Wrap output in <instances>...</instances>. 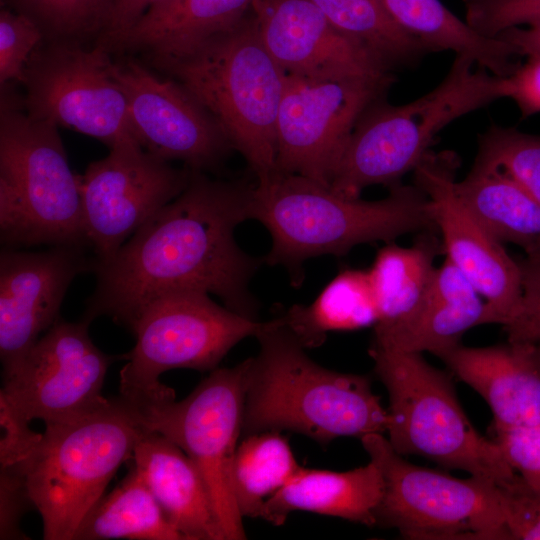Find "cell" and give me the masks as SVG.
I'll return each mask as SVG.
<instances>
[{
    "instance_id": "obj_41",
    "label": "cell",
    "mask_w": 540,
    "mask_h": 540,
    "mask_svg": "<svg viewBox=\"0 0 540 540\" xmlns=\"http://www.w3.org/2000/svg\"><path fill=\"white\" fill-rule=\"evenodd\" d=\"M160 0H114L112 20L107 32L96 42L106 43L129 29L153 4Z\"/></svg>"
},
{
    "instance_id": "obj_42",
    "label": "cell",
    "mask_w": 540,
    "mask_h": 540,
    "mask_svg": "<svg viewBox=\"0 0 540 540\" xmlns=\"http://www.w3.org/2000/svg\"><path fill=\"white\" fill-rule=\"evenodd\" d=\"M496 37L511 44L520 57L540 55V21L509 28Z\"/></svg>"
},
{
    "instance_id": "obj_27",
    "label": "cell",
    "mask_w": 540,
    "mask_h": 540,
    "mask_svg": "<svg viewBox=\"0 0 540 540\" xmlns=\"http://www.w3.org/2000/svg\"><path fill=\"white\" fill-rule=\"evenodd\" d=\"M391 17L432 52L452 51L472 58L492 74L508 76L519 62L514 47L474 31L440 0H381Z\"/></svg>"
},
{
    "instance_id": "obj_40",
    "label": "cell",
    "mask_w": 540,
    "mask_h": 540,
    "mask_svg": "<svg viewBox=\"0 0 540 540\" xmlns=\"http://www.w3.org/2000/svg\"><path fill=\"white\" fill-rule=\"evenodd\" d=\"M504 98L517 105L526 119L540 113V55L528 56L503 78Z\"/></svg>"
},
{
    "instance_id": "obj_31",
    "label": "cell",
    "mask_w": 540,
    "mask_h": 540,
    "mask_svg": "<svg viewBox=\"0 0 540 540\" xmlns=\"http://www.w3.org/2000/svg\"><path fill=\"white\" fill-rule=\"evenodd\" d=\"M302 467L285 437L277 431L254 433L238 444L232 488L242 517L260 518L264 503Z\"/></svg>"
},
{
    "instance_id": "obj_23",
    "label": "cell",
    "mask_w": 540,
    "mask_h": 540,
    "mask_svg": "<svg viewBox=\"0 0 540 540\" xmlns=\"http://www.w3.org/2000/svg\"><path fill=\"white\" fill-rule=\"evenodd\" d=\"M383 489L381 471L371 460L341 472L302 467L266 500L260 518L280 526L290 513L307 511L374 526Z\"/></svg>"
},
{
    "instance_id": "obj_36",
    "label": "cell",
    "mask_w": 540,
    "mask_h": 540,
    "mask_svg": "<svg viewBox=\"0 0 540 540\" xmlns=\"http://www.w3.org/2000/svg\"><path fill=\"white\" fill-rule=\"evenodd\" d=\"M500 488L508 539L540 540V488L518 474Z\"/></svg>"
},
{
    "instance_id": "obj_18",
    "label": "cell",
    "mask_w": 540,
    "mask_h": 540,
    "mask_svg": "<svg viewBox=\"0 0 540 540\" xmlns=\"http://www.w3.org/2000/svg\"><path fill=\"white\" fill-rule=\"evenodd\" d=\"M85 246H51L28 252H0V359L2 375L11 371L58 320L72 281L94 270Z\"/></svg>"
},
{
    "instance_id": "obj_13",
    "label": "cell",
    "mask_w": 540,
    "mask_h": 540,
    "mask_svg": "<svg viewBox=\"0 0 540 540\" xmlns=\"http://www.w3.org/2000/svg\"><path fill=\"white\" fill-rule=\"evenodd\" d=\"M22 86L25 110L35 118L94 137L110 149L139 144L112 55L98 44L44 40L28 61Z\"/></svg>"
},
{
    "instance_id": "obj_6",
    "label": "cell",
    "mask_w": 540,
    "mask_h": 540,
    "mask_svg": "<svg viewBox=\"0 0 540 540\" xmlns=\"http://www.w3.org/2000/svg\"><path fill=\"white\" fill-rule=\"evenodd\" d=\"M58 128L28 114L13 83L1 85L2 247H89L79 175L70 169Z\"/></svg>"
},
{
    "instance_id": "obj_16",
    "label": "cell",
    "mask_w": 540,
    "mask_h": 540,
    "mask_svg": "<svg viewBox=\"0 0 540 540\" xmlns=\"http://www.w3.org/2000/svg\"><path fill=\"white\" fill-rule=\"evenodd\" d=\"M112 70L126 96L133 133L147 152L208 172L234 150L212 115L174 79L133 55H112Z\"/></svg>"
},
{
    "instance_id": "obj_12",
    "label": "cell",
    "mask_w": 540,
    "mask_h": 540,
    "mask_svg": "<svg viewBox=\"0 0 540 540\" xmlns=\"http://www.w3.org/2000/svg\"><path fill=\"white\" fill-rule=\"evenodd\" d=\"M249 358L210 371L183 400L136 411L144 427L179 446L198 468L226 540L246 539L232 488V466L242 434Z\"/></svg>"
},
{
    "instance_id": "obj_37",
    "label": "cell",
    "mask_w": 540,
    "mask_h": 540,
    "mask_svg": "<svg viewBox=\"0 0 540 540\" xmlns=\"http://www.w3.org/2000/svg\"><path fill=\"white\" fill-rule=\"evenodd\" d=\"M522 297L518 314L504 327L507 340L540 346V248L526 253L519 262Z\"/></svg>"
},
{
    "instance_id": "obj_15",
    "label": "cell",
    "mask_w": 540,
    "mask_h": 540,
    "mask_svg": "<svg viewBox=\"0 0 540 540\" xmlns=\"http://www.w3.org/2000/svg\"><path fill=\"white\" fill-rule=\"evenodd\" d=\"M191 169L124 144L79 175L86 238L95 262L110 259L157 211L186 188Z\"/></svg>"
},
{
    "instance_id": "obj_2",
    "label": "cell",
    "mask_w": 540,
    "mask_h": 540,
    "mask_svg": "<svg viewBox=\"0 0 540 540\" xmlns=\"http://www.w3.org/2000/svg\"><path fill=\"white\" fill-rule=\"evenodd\" d=\"M147 429L120 396L75 420L45 425L42 433L2 435L1 464L24 479L41 515L45 540H73L89 510Z\"/></svg>"
},
{
    "instance_id": "obj_38",
    "label": "cell",
    "mask_w": 540,
    "mask_h": 540,
    "mask_svg": "<svg viewBox=\"0 0 540 540\" xmlns=\"http://www.w3.org/2000/svg\"><path fill=\"white\" fill-rule=\"evenodd\" d=\"M492 429V439L511 468L528 484L540 488V423L522 428Z\"/></svg>"
},
{
    "instance_id": "obj_17",
    "label": "cell",
    "mask_w": 540,
    "mask_h": 540,
    "mask_svg": "<svg viewBox=\"0 0 540 540\" xmlns=\"http://www.w3.org/2000/svg\"><path fill=\"white\" fill-rule=\"evenodd\" d=\"M455 153L429 151L413 170V183L428 197L446 258L487 304L492 323L509 325L519 312L521 269L471 214L454 189Z\"/></svg>"
},
{
    "instance_id": "obj_39",
    "label": "cell",
    "mask_w": 540,
    "mask_h": 540,
    "mask_svg": "<svg viewBox=\"0 0 540 540\" xmlns=\"http://www.w3.org/2000/svg\"><path fill=\"white\" fill-rule=\"evenodd\" d=\"M0 467V539H27L19 523L22 515L34 505L23 477L9 465Z\"/></svg>"
},
{
    "instance_id": "obj_11",
    "label": "cell",
    "mask_w": 540,
    "mask_h": 540,
    "mask_svg": "<svg viewBox=\"0 0 540 540\" xmlns=\"http://www.w3.org/2000/svg\"><path fill=\"white\" fill-rule=\"evenodd\" d=\"M90 323L59 319L2 375V434L24 432L36 419L45 425L75 420L110 403L102 387L115 357L94 345Z\"/></svg>"
},
{
    "instance_id": "obj_22",
    "label": "cell",
    "mask_w": 540,
    "mask_h": 540,
    "mask_svg": "<svg viewBox=\"0 0 540 540\" xmlns=\"http://www.w3.org/2000/svg\"><path fill=\"white\" fill-rule=\"evenodd\" d=\"M127 463L140 473L184 540H226L198 468L174 442L146 430Z\"/></svg>"
},
{
    "instance_id": "obj_21",
    "label": "cell",
    "mask_w": 540,
    "mask_h": 540,
    "mask_svg": "<svg viewBox=\"0 0 540 540\" xmlns=\"http://www.w3.org/2000/svg\"><path fill=\"white\" fill-rule=\"evenodd\" d=\"M253 0H160L125 32L103 44L111 55L141 54L155 68L231 29Z\"/></svg>"
},
{
    "instance_id": "obj_25",
    "label": "cell",
    "mask_w": 540,
    "mask_h": 540,
    "mask_svg": "<svg viewBox=\"0 0 540 540\" xmlns=\"http://www.w3.org/2000/svg\"><path fill=\"white\" fill-rule=\"evenodd\" d=\"M440 250L442 243L433 232H423L411 247L388 242L377 252L368 269L378 309L374 342L387 340L416 315L431 287Z\"/></svg>"
},
{
    "instance_id": "obj_8",
    "label": "cell",
    "mask_w": 540,
    "mask_h": 540,
    "mask_svg": "<svg viewBox=\"0 0 540 540\" xmlns=\"http://www.w3.org/2000/svg\"><path fill=\"white\" fill-rule=\"evenodd\" d=\"M369 354L388 392L387 439L397 453L420 456L498 485L517 476L499 445L470 422L448 373L430 365L421 353L371 345Z\"/></svg>"
},
{
    "instance_id": "obj_1",
    "label": "cell",
    "mask_w": 540,
    "mask_h": 540,
    "mask_svg": "<svg viewBox=\"0 0 540 540\" xmlns=\"http://www.w3.org/2000/svg\"><path fill=\"white\" fill-rule=\"evenodd\" d=\"M255 185L191 170L186 188L146 221L107 261L82 319L107 316L126 327L152 300L176 291L214 294L230 310L258 320L250 281L263 258L237 244L236 227L252 219Z\"/></svg>"
},
{
    "instance_id": "obj_26",
    "label": "cell",
    "mask_w": 540,
    "mask_h": 540,
    "mask_svg": "<svg viewBox=\"0 0 540 540\" xmlns=\"http://www.w3.org/2000/svg\"><path fill=\"white\" fill-rule=\"evenodd\" d=\"M454 189L477 221L499 242L525 253L540 248V203L503 171L473 165Z\"/></svg>"
},
{
    "instance_id": "obj_4",
    "label": "cell",
    "mask_w": 540,
    "mask_h": 540,
    "mask_svg": "<svg viewBox=\"0 0 540 540\" xmlns=\"http://www.w3.org/2000/svg\"><path fill=\"white\" fill-rule=\"evenodd\" d=\"M379 200L350 199L307 178L276 172L256 183L252 219L263 224L272 246L263 257L287 269L294 286L310 258L347 254L353 247L392 242L411 232L437 230L430 201L414 183H397Z\"/></svg>"
},
{
    "instance_id": "obj_35",
    "label": "cell",
    "mask_w": 540,
    "mask_h": 540,
    "mask_svg": "<svg viewBox=\"0 0 540 540\" xmlns=\"http://www.w3.org/2000/svg\"><path fill=\"white\" fill-rule=\"evenodd\" d=\"M466 23L482 36L495 38L513 27L540 21V0H463Z\"/></svg>"
},
{
    "instance_id": "obj_34",
    "label": "cell",
    "mask_w": 540,
    "mask_h": 540,
    "mask_svg": "<svg viewBox=\"0 0 540 540\" xmlns=\"http://www.w3.org/2000/svg\"><path fill=\"white\" fill-rule=\"evenodd\" d=\"M45 40L31 19L11 9L0 10V86L24 81L28 61Z\"/></svg>"
},
{
    "instance_id": "obj_3",
    "label": "cell",
    "mask_w": 540,
    "mask_h": 540,
    "mask_svg": "<svg viewBox=\"0 0 540 540\" xmlns=\"http://www.w3.org/2000/svg\"><path fill=\"white\" fill-rule=\"evenodd\" d=\"M255 338L259 352L249 358L242 437L291 431L326 445L338 437L387 432L390 414L367 376L314 362L277 315Z\"/></svg>"
},
{
    "instance_id": "obj_7",
    "label": "cell",
    "mask_w": 540,
    "mask_h": 540,
    "mask_svg": "<svg viewBox=\"0 0 540 540\" xmlns=\"http://www.w3.org/2000/svg\"><path fill=\"white\" fill-rule=\"evenodd\" d=\"M503 78L456 54L443 80L403 105L381 97L356 122L330 182L335 194L355 199L372 185L391 187L413 171L447 125L504 98Z\"/></svg>"
},
{
    "instance_id": "obj_28",
    "label": "cell",
    "mask_w": 540,
    "mask_h": 540,
    "mask_svg": "<svg viewBox=\"0 0 540 540\" xmlns=\"http://www.w3.org/2000/svg\"><path fill=\"white\" fill-rule=\"evenodd\" d=\"M277 316L305 348L322 345L331 331L374 327L378 309L368 269L340 271L311 304H295Z\"/></svg>"
},
{
    "instance_id": "obj_10",
    "label": "cell",
    "mask_w": 540,
    "mask_h": 540,
    "mask_svg": "<svg viewBox=\"0 0 540 540\" xmlns=\"http://www.w3.org/2000/svg\"><path fill=\"white\" fill-rule=\"evenodd\" d=\"M360 440L384 482L376 525L407 539H508L500 485L417 466L382 433Z\"/></svg>"
},
{
    "instance_id": "obj_19",
    "label": "cell",
    "mask_w": 540,
    "mask_h": 540,
    "mask_svg": "<svg viewBox=\"0 0 540 540\" xmlns=\"http://www.w3.org/2000/svg\"><path fill=\"white\" fill-rule=\"evenodd\" d=\"M252 11L267 50L288 75L322 81L394 78L309 0H253Z\"/></svg>"
},
{
    "instance_id": "obj_14",
    "label": "cell",
    "mask_w": 540,
    "mask_h": 540,
    "mask_svg": "<svg viewBox=\"0 0 540 540\" xmlns=\"http://www.w3.org/2000/svg\"><path fill=\"white\" fill-rule=\"evenodd\" d=\"M393 82L322 81L286 74L276 126V171L329 188L359 117Z\"/></svg>"
},
{
    "instance_id": "obj_30",
    "label": "cell",
    "mask_w": 540,
    "mask_h": 540,
    "mask_svg": "<svg viewBox=\"0 0 540 540\" xmlns=\"http://www.w3.org/2000/svg\"><path fill=\"white\" fill-rule=\"evenodd\" d=\"M309 1L391 71L413 67L432 52L391 17L381 0Z\"/></svg>"
},
{
    "instance_id": "obj_20",
    "label": "cell",
    "mask_w": 540,
    "mask_h": 540,
    "mask_svg": "<svg viewBox=\"0 0 540 540\" xmlns=\"http://www.w3.org/2000/svg\"><path fill=\"white\" fill-rule=\"evenodd\" d=\"M438 357L486 401L493 414L492 427L540 423L539 345L510 340L487 347L459 344Z\"/></svg>"
},
{
    "instance_id": "obj_32",
    "label": "cell",
    "mask_w": 540,
    "mask_h": 540,
    "mask_svg": "<svg viewBox=\"0 0 540 540\" xmlns=\"http://www.w3.org/2000/svg\"><path fill=\"white\" fill-rule=\"evenodd\" d=\"M31 19L45 41L95 44L109 29L114 0H0Z\"/></svg>"
},
{
    "instance_id": "obj_24",
    "label": "cell",
    "mask_w": 540,
    "mask_h": 540,
    "mask_svg": "<svg viewBox=\"0 0 540 540\" xmlns=\"http://www.w3.org/2000/svg\"><path fill=\"white\" fill-rule=\"evenodd\" d=\"M492 323L486 302L447 259L436 267L429 292L412 320L385 341L371 345L439 356L460 344L469 329Z\"/></svg>"
},
{
    "instance_id": "obj_9",
    "label": "cell",
    "mask_w": 540,
    "mask_h": 540,
    "mask_svg": "<svg viewBox=\"0 0 540 540\" xmlns=\"http://www.w3.org/2000/svg\"><path fill=\"white\" fill-rule=\"evenodd\" d=\"M268 321L244 317L214 302L208 293L176 291L140 309L128 322L136 338L122 357L120 397L136 411L175 399L159 376L172 369H216L240 341L256 337Z\"/></svg>"
},
{
    "instance_id": "obj_5",
    "label": "cell",
    "mask_w": 540,
    "mask_h": 540,
    "mask_svg": "<svg viewBox=\"0 0 540 540\" xmlns=\"http://www.w3.org/2000/svg\"><path fill=\"white\" fill-rule=\"evenodd\" d=\"M157 71L180 83L219 124L257 183L276 171V126L286 73L251 11L234 27Z\"/></svg>"
},
{
    "instance_id": "obj_33",
    "label": "cell",
    "mask_w": 540,
    "mask_h": 540,
    "mask_svg": "<svg viewBox=\"0 0 540 540\" xmlns=\"http://www.w3.org/2000/svg\"><path fill=\"white\" fill-rule=\"evenodd\" d=\"M474 165L503 171L540 203V134L492 124L479 135Z\"/></svg>"
},
{
    "instance_id": "obj_29",
    "label": "cell",
    "mask_w": 540,
    "mask_h": 540,
    "mask_svg": "<svg viewBox=\"0 0 540 540\" xmlns=\"http://www.w3.org/2000/svg\"><path fill=\"white\" fill-rule=\"evenodd\" d=\"M89 510L73 540H184L169 522L137 469Z\"/></svg>"
}]
</instances>
